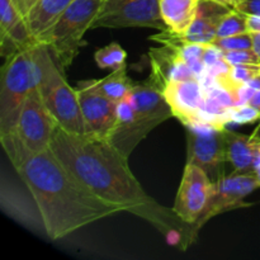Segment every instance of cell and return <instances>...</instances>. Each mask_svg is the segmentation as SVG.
<instances>
[{
    "mask_svg": "<svg viewBox=\"0 0 260 260\" xmlns=\"http://www.w3.org/2000/svg\"><path fill=\"white\" fill-rule=\"evenodd\" d=\"M215 190V182L210 175L194 164L187 162L178 188L173 211L184 222L194 228L205 212Z\"/></svg>",
    "mask_w": 260,
    "mask_h": 260,
    "instance_id": "11",
    "label": "cell"
},
{
    "mask_svg": "<svg viewBox=\"0 0 260 260\" xmlns=\"http://www.w3.org/2000/svg\"><path fill=\"white\" fill-rule=\"evenodd\" d=\"M57 127V121L43 103L40 90L35 89L23 103L14 128L0 136L14 169L28 157L50 150Z\"/></svg>",
    "mask_w": 260,
    "mask_h": 260,
    "instance_id": "4",
    "label": "cell"
},
{
    "mask_svg": "<svg viewBox=\"0 0 260 260\" xmlns=\"http://www.w3.org/2000/svg\"><path fill=\"white\" fill-rule=\"evenodd\" d=\"M15 172L32 194L51 240H60L84 226L123 212L94 194L51 149L28 157Z\"/></svg>",
    "mask_w": 260,
    "mask_h": 260,
    "instance_id": "2",
    "label": "cell"
},
{
    "mask_svg": "<svg viewBox=\"0 0 260 260\" xmlns=\"http://www.w3.org/2000/svg\"><path fill=\"white\" fill-rule=\"evenodd\" d=\"M229 121L236 123H251V122L260 121V113L249 104L234 106L229 112Z\"/></svg>",
    "mask_w": 260,
    "mask_h": 260,
    "instance_id": "25",
    "label": "cell"
},
{
    "mask_svg": "<svg viewBox=\"0 0 260 260\" xmlns=\"http://www.w3.org/2000/svg\"><path fill=\"white\" fill-rule=\"evenodd\" d=\"M251 136H253L254 139L259 140V141H260V123H259V126L256 127V129H255V131H254V134L251 135Z\"/></svg>",
    "mask_w": 260,
    "mask_h": 260,
    "instance_id": "33",
    "label": "cell"
},
{
    "mask_svg": "<svg viewBox=\"0 0 260 260\" xmlns=\"http://www.w3.org/2000/svg\"><path fill=\"white\" fill-rule=\"evenodd\" d=\"M84 134L109 139L117 119V103L109 99L98 85V80L80 81L76 88Z\"/></svg>",
    "mask_w": 260,
    "mask_h": 260,
    "instance_id": "12",
    "label": "cell"
},
{
    "mask_svg": "<svg viewBox=\"0 0 260 260\" xmlns=\"http://www.w3.org/2000/svg\"><path fill=\"white\" fill-rule=\"evenodd\" d=\"M210 45H212L213 47L217 48L221 52H225V51L249 50V48H253V37H251V32L229 36V37H216L215 40H212Z\"/></svg>",
    "mask_w": 260,
    "mask_h": 260,
    "instance_id": "23",
    "label": "cell"
},
{
    "mask_svg": "<svg viewBox=\"0 0 260 260\" xmlns=\"http://www.w3.org/2000/svg\"><path fill=\"white\" fill-rule=\"evenodd\" d=\"M226 157L239 173H254L259 141L253 136L239 134L225 127Z\"/></svg>",
    "mask_w": 260,
    "mask_h": 260,
    "instance_id": "17",
    "label": "cell"
},
{
    "mask_svg": "<svg viewBox=\"0 0 260 260\" xmlns=\"http://www.w3.org/2000/svg\"><path fill=\"white\" fill-rule=\"evenodd\" d=\"M200 0H159L160 14L168 30L183 36L192 24Z\"/></svg>",
    "mask_w": 260,
    "mask_h": 260,
    "instance_id": "19",
    "label": "cell"
},
{
    "mask_svg": "<svg viewBox=\"0 0 260 260\" xmlns=\"http://www.w3.org/2000/svg\"><path fill=\"white\" fill-rule=\"evenodd\" d=\"M162 94L173 117L182 124L187 126L202 121L207 91L200 79L169 81L162 89Z\"/></svg>",
    "mask_w": 260,
    "mask_h": 260,
    "instance_id": "13",
    "label": "cell"
},
{
    "mask_svg": "<svg viewBox=\"0 0 260 260\" xmlns=\"http://www.w3.org/2000/svg\"><path fill=\"white\" fill-rule=\"evenodd\" d=\"M102 3L103 0H73L52 27L38 38L62 71L70 68L80 48L86 45L84 36L93 25Z\"/></svg>",
    "mask_w": 260,
    "mask_h": 260,
    "instance_id": "5",
    "label": "cell"
},
{
    "mask_svg": "<svg viewBox=\"0 0 260 260\" xmlns=\"http://www.w3.org/2000/svg\"><path fill=\"white\" fill-rule=\"evenodd\" d=\"M245 32H249L248 15L233 8L220 22L216 37H229Z\"/></svg>",
    "mask_w": 260,
    "mask_h": 260,
    "instance_id": "22",
    "label": "cell"
},
{
    "mask_svg": "<svg viewBox=\"0 0 260 260\" xmlns=\"http://www.w3.org/2000/svg\"><path fill=\"white\" fill-rule=\"evenodd\" d=\"M258 188H260V180L255 173H239L234 170L231 174H223L215 182L212 197L203 215L194 225L196 233H200L201 229L215 216L251 206V203H246L244 200Z\"/></svg>",
    "mask_w": 260,
    "mask_h": 260,
    "instance_id": "10",
    "label": "cell"
},
{
    "mask_svg": "<svg viewBox=\"0 0 260 260\" xmlns=\"http://www.w3.org/2000/svg\"><path fill=\"white\" fill-rule=\"evenodd\" d=\"M149 55L151 61L150 78L161 89L169 81L197 78L174 46L162 45L160 48H151Z\"/></svg>",
    "mask_w": 260,
    "mask_h": 260,
    "instance_id": "15",
    "label": "cell"
},
{
    "mask_svg": "<svg viewBox=\"0 0 260 260\" xmlns=\"http://www.w3.org/2000/svg\"><path fill=\"white\" fill-rule=\"evenodd\" d=\"M246 104H249L250 107L255 108L260 113V88H258L254 91L253 95H251L250 98H249V101L246 102Z\"/></svg>",
    "mask_w": 260,
    "mask_h": 260,
    "instance_id": "29",
    "label": "cell"
},
{
    "mask_svg": "<svg viewBox=\"0 0 260 260\" xmlns=\"http://www.w3.org/2000/svg\"><path fill=\"white\" fill-rule=\"evenodd\" d=\"M73 0H37L36 4L24 15L30 35L38 38L50 29Z\"/></svg>",
    "mask_w": 260,
    "mask_h": 260,
    "instance_id": "18",
    "label": "cell"
},
{
    "mask_svg": "<svg viewBox=\"0 0 260 260\" xmlns=\"http://www.w3.org/2000/svg\"><path fill=\"white\" fill-rule=\"evenodd\" d=\"M63 73L65 71L61 70L45 45L42 52V76L38 84L41 98L61 128L71 134H84L78 93L76 89L69 85Z\"/></svg>",
    "mask_w": 260,
    "mask_h": 260,
    "instance_id": "7",
    "label": "cell"
},
{
    "mask_svg": "<svg viewBox=\"0 0 260 260\" xmlns=\"http://www.w3.org/2000/svg\"><path fill=\"white\" fill-rule=\"evenodd\" d=\"M259 141V140H258ZM254 173L256 174L258 179L260 180V141L258 146V151H256V157H255V165H254Z\"/></svg>",
    "mask_w": 260,
    "mask_h": 260,
    "instance_id": "31",
    "label": "cell"
},
{
    "mask_svg": "<svg viewBox=\"0 0 260 260\" xmlns=\"http://www.w3.org/2000/svg\"><path fill=\"white\" fill-rule=\"evenodd\" d=\"M38 41L30 35L24 15L13 0H0V55L10 57L18 51L36 45Z\"/></svg>",
    "mask_w": 260,
    "mask_h": 260,
    "instance_id": "14",
    "label": "cell"
},
{
    "mask_svg": "<svg viewBox=\"0 0 260 260\" xmlns=\"http://www.w3.org/2000/svg\"><path fill=\"white\" fill-rule=\"evenodd\" d=\"M234 9L244 13L246 15H256L260 17V0H240L234 7Z\"/></svg>",
    "mask_w": 260,
    "mask_h": 260,
    "instance_id": "26",
    "label": "cell"
},
{
    "mask_svg": "<svg viewBox=\"0 0 260 260\" xmlns=\"http://www.w3.org/2000/svg\"><path fill=\"white\" fill-rule=\"evenodd\" d=\"M248 29L249 32H259L260 17H256V15H248Z\"/></svg>",
    "mask_w": 260,
    "mask_h": 260,
    "instance_id": "28",
    "label": "cell"
},
{
    "mask_svg": "<svg viewBox=\"0 0 260 260\" xmlns=\"http://www.w3.org/2000/svg\"><path fill=\"white\" fill-rule=\"evenodd\" d=\"M187 162L202 168L213 182L223 175L226 157L225 126L213 122L187 124Z\"/></svg>",
    "mask_w": 260,
    "mask_h": 260,
    "instance_id": "8",
    "label": "cell"
},
{
    "mask_svg": "<svg viewBox=\"0 0 260 260\" xmlns=\"http://www.w3.org/2000/svg\"><path fill=\"white\" fill-rule=\"evenodd\" d=\"M13 2H14L15 7L18 8V10H19L23 15H25L28 12H29L30 8L36 4L37 0H13Z\"/></svg>",
    "mask_w": 260,
    "mask_h": 260,
    "instance_id": "27",
    "label": "cell"
},
{
    "mask_svg": "<svg viewBox=\"0 0 260 260\" xmlns=\"http://www.w3.org/2000/svg\"><path fill=\"white\" fill-rule=\"evenodd\" d=\"M57 159L101 200L154 226L168 244L187 250L198 234L173 208L150 197L129 169L124 156L107 137L71 134L60 126L51 141Z\"/></svg>",
    "mask_w": 260,
    "mask_h": 260,
    "instance_id": "1",
    "label": "cell"
},
{
    "mask_svg": "<svg viewBox=\"0 0 260 260\" xmlns=\"http://www.w3.org/2000/svg\"><path fill=\"white\" fill-rule=\"evenodd\" d=\"M154 28L168 30L159 0H103L91 28Z\"/></svg>",
    "mask_w": 260,
    "mask_h": 260,
    "instance_id": "9",
    "label": "cell"
},
{
    "mask_svg": "<svg viewBox=\"0 0 260 260\" xmlns=\"http://www.w3.org/2000/svg\"><path fill=\"white\" fill-rule=\"evenodd\" d=\"M127 98L134 107V122L128 128L108 140L124 156L129 157L137 145L160 123L169 119L173 113L165 101L162 89L150 76L145 81L135 83Z\"/></svg>",
    "mask_w": 260,
    "mask_h": 260,
    "instance_id": "6",
    "label": "cell"
},
{
    "mask_svg": "<svg viewBox=\"0 0 260 260\" xmlns=\"http://www.w3.org/2000/svg\"><path fill=\"white\" fill-rule=\"evenodd\" d=\"M222 57L225 58L229 65H259L260 56L253 48L249 50H238V51H225L222 52Z\"/></svg>",
    "mask_w": 260,
    "mask_h": 260,
    "instance_id": "24",
    "label": "cell"
},
{
    "mask_svg": "<svg viewBox=\"0 0 260 260\" xmlns=\"http://www.w3.org/2000/svg\"><path fill=\"white\" fill-rule=\"evenodd\" d=\"M98 85L101 90L108 96L114 103H119L121 101L126 99L131 93L132 88L135 86V81L127 75L126 65L122 68L112 70L108 76L102 80H98Z\"/></svg>",
    "mask_w": 260,
    "mask_h": 260,
    "instance_id": "20",
    "label": "cell"
},
{
    "mask_svg": "<svg viewBox=\"0 0 260 260\" xmlns=\"http://www.w3.org/2000/svg\"><path fill=\"white\" fill-rule=\"evenodd\" d=\"M43 48L38 42L5 58L0 78V136L14 128L23 103L38 88Z\"/></svg>",
    "mask_w": 260,
    "mask_h": 260,
    "instance_id": "3",
    "label": "cell"
},
{
    "mask_svg": "<svg viewBox=\"0 0 260 260\" xmlns=\"http://www.w3.org/2000/svg\"><path fill=\"white\" fill-rule=\"evenodd\" d=\"M127 53L122 46L117 42H112L104 47L99 48L94 53V60L101 69L116 70L126 65Z\"/></svg>",
    "mask_w": 260,
    "mask_h": 260,
    "instance_id": "21",
    "label": "cell"
},
{
    "mask_svg": "<svg viewBox=\"0 0 260 260\" xmlns=\"http://www.w3.org/2000/svg\"><path fill=\"white\" fill-rule=\"evenodd\" d=\"M251 37H253V50L260 56V30L251 32Z\"/></svg>",
    "mask_w": 260,
    "mask_h": 260,
    "instance_id": "30",
    "label": "cell"
},
{
    "mask_svg": "<svg viewBox=\"0 0 260 260\" xmlns=\"http://www.w3.org/2000/svg\"><path fill=\"white\" fill-rule=\"evenodd\" d=\"M231 9L216 0H200L194 19L182 37L189 42L210 45L216 38L220 22Z\"/></svg>",
    "mask_w": 260,
    "mask_h": 260,
    "instance_id": "16",
    "label": "cell"
},
{
    "mask_svg": "<svg viewBox=\"0 0 260 260\" xmlns=\"http://www.w3.org/2000/svg\"><path fill=\"white\" fill-rule=\"evenodd\" d=\"M216 2H218V3H222V4H225V5H229V7L234 8V7H235L236 4H238L239 2H240V0H216Z\"/></svg>",
    "mask_w": 260,
    "mask_h": 260,
    "instance_id": "32",
    "label": "cell"
}]
</instances>
